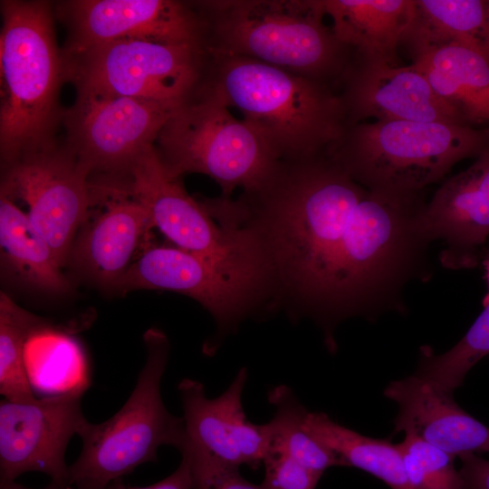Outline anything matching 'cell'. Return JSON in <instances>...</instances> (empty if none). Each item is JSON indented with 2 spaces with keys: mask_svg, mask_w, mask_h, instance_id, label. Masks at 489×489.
<instances>
[{
  "mask_svg": "<svg viewBox=\"0 0 489 489\" xmlns=\"http://www.w3.org/2000/svg\"><path fill=\"white\" fill-rule=\"evenodd\" d=\"M418 195L371 190L326 156L281 161L259 188L223 197L218 216L248 230L271 271L273 308L321 326L397 305L427 244Z\"/></svg>",
  "mask_w": 489,
  "mask_h": 489,
  "instance_id": "6da1fadb",
  "label": "cell"
},
{
  "mask_svg": "<svg viewBox=\"0 0 489 489\" xmlns=\"http://www.w3.org/2000/svg\"><path fill=\"white\" fill-rule=\"evenodd\" d=\"M203 86L267 141L281 161L326 155L345 128L338 91L256 60L209 53Z\"/></svg>",
  "mask_w": 489,
  "mask_h": 489,
  "instance_id": "7a4b0ae2",
  "label": "cell"
},
{
  "mask_svg": "<svg viewBox=\"0 0 489 489\" xmlns=\"http://www.w3.org/2000/svg\"><path fill=\"white\" fill-rule=\"evenodd\" d=\"M0 156L2 168L56 143L64 110L65 60L54 30V5L1 1Z\"/></svg>",
  "mask_w": 489,
  "mask_h": 489,
  "instance_id": "3957f363",
  "label": "cell"
},
{
  "mask_svg": "<svg viewBox=\"0 0 489 489\" xmlns=\"http://www.w3.org/2000/svg\"><path fill=\"white\" fill-rule=\"evenodd\" d=\"M193 2L209 53L251 58L338 91L353 52L325 24L323 0Z\"/></svg>",
  "mask_w": 489,
  "mask_h": 489,
  "instance_id": "277c9868",
  "label": "cell"
},
{
  "mask_svg": "<svg viewBox=\"0 0 489 489\" xmlns=\"http://www.w3.org/2000/svg\"><path fill=\"white\" fill-rule=\"evenodd\" d=\"M489 149V127L408 120L346 125L326 157L371 190L418 195Z\"/></svg>",
  "mask_w": 489,
  "mask_h": 489,
  "instance_id": "5b68a950",
  "label": "cell"
},
{
  "mask_svg": "<svg viewBox=\"0 0 489 489\" xmlns=\"http://www.w3.org/2000/svg\"><path fill=\"white\" fill-rule=\"evenodd\" d=\"M147 359L122 408L100 424L88 422L79 436L82 451L69 466V483L83 489H106L145 463L158 462L160 446L180 453L187 444L183 417L173 416L160 396L169 344L166 335L149 330L143 337Z\"/></svg>",
  "mask_w": 489,
  "mask_h": 489,
  "instance_id": "8992f818",
  "label": "cell"
},
{
  "mask_svg": "<svg viewBox=\"0 0 489 489\" xmlns=\"http://www.w3.org/2000/svg\"><path fill=\"white\" fill-rule=\"evenodd\" d=\"M119 181L148 212L154 228L176 247L195 254L231 281L271 303L273 285L268 264L253 235L243 227L216 222L163 166L155 148Z\"/></svg>",
  "mask_w": 489,
  "mask_h": 489,
  "instance_id": "52a82bcc",
  "label": "cell"
},
{
  "mask_svg": "<svg viewBox=\"0 0 489 489\" xmlns=\"http://www.w3.org/2000/svg\"><path fill=\"white\" fill-rule=\"evenodd\" d=\"M155 149L172 176H208L224 197H231L236 188L242 192L259 188L281 162L254 127L234 117L229 107L203 85L174 110Z\"/></svg>",
  "mask_w": 489,
  "mask_h": 489,
  "instance_id": "ba28073f",
  "label": "cell"
},
{
  "mask_svg": "<svg viewBox=\"0 0 489 489\" xmlns=\"http://www.w3.org/2000/svg\"><path fill=\"white\" fill-rule=\"evenodd\" d=\"M63 56L66 82L76 93L126 96L178 108L202 87L210 54L201 45L120 40Z\"/></svg>",
  "mask_w": 489,
  "mask_h": 489,
  "instance_id": "9c48e42d",
  "label": "cell"
},
{
  "mask_svg": "<svg viewBox=\"0 0 489 489\" xmlns=\"http://www.w3.org/2000/svg\"><path fill=\"white\" fill-rule=\"evenodd\" d=\"M176 109L126 96L76 93L74 103L62 116L63 145L91 176L123 177L155 148Z\"/></svg>",
  "mask_w": 489,
  "mask_h": 489,
  "instance_id": "30bf717a",
  "label": "cell"
},
{
  "mask_svg": "<svg viewBox=\"0 0 489 489\" xmlns=\"http://www.w3.org/2000/svg\"><path fill=\"white\" fill-rule=\"evenodd\" d=\"M0 192L27 206L32 225L65 265L98 199L89 171L64 145L54 143L3 167Z\"/></svg>",
  "mask_w": 489,
  "mask_h": 489,
  "instance_id": "8fae6325",
  "label": "cell"
},
{
  "mask_svg": "<svg viewBox=\"0 0 489 489\" xmlns=\"http://www.w3.org/2000/svg\"><path fill=\"white\" fill-rule=\"evenodd\" d=\"M54 14L67 27L66 54L120 40L206 47L205 22L193 1L70 0L55 4Z\"/></svg>",
  "mask_w": 489,
  "mask_h": 489,
  "instance_id": "7c38bea8",
  "label": "cell"
},
{
  "mask_svg": "<svg viewBox=\"0 0 489 489\" xmlns=\"http://www.w3.org/2000/svg\"><path fill=\"white\" fill-rule=\"evenodd\" d=\"M85 391L49 395L25 403L0 402V483L40 472L69 483L65 451L89 422L82 409Z\"/></svg>",
  "mask_w": 489,
  "mask_h": 489,
  "instance_id": "4fadbf2b",
  "label": "cell"
},
{
  "mask_svg": "<svg viewBox=\"0 0 489 489\" xmlns=\"http://www.w3.org/2000/svg\"><path fill=\"white\" fill-rule=\"evenodd\" d=\"M140 289L177 292L198 302L216 323V341L268 306L260 295L231 281L204 258L174 245H149L116 290Z\"/></svg>",
  "mask_w": 489,
  "mask_h": 489,
  "instance_id": "5bb4252c",
  "label": "cell"
},
{
  "mask_svg": "<svg viewBox=\"0 0 489 489\" xmlns=\"http://www.w3.org/2000/svg\"><path fill=\"white\" fill-rule=\"evenodd\" d=\"M338 93L345 126L368 119L466 125L414 63L390 65L353 54Z\"/></svg>",
  "mask_w": 489,
  "mask_h": 489,
  "instance_id": "9a60e30c",
  "label": "cell"
},
{
  "mask_svg": "<svg viewBox=\"0 0 489 489\" xmlns=\"http://www.w3.org/2000/svg\"><path fill=\"white\" fill-rule=\"evenodd\" d=\"M417 229L427 244L442 240L448 268L475 266L489 239V149L448 178L420 209Z\"/></svg>",
  "mask_w": 489,
  "mask_h": 489,
  "instance_id": "2e32d148",
  "label": "cell"
},
{
  "mask_svg": "<svg viewBox=\"0 0 489 489\" xmlns=\"http://www.w3.org/2000/svg\"><path fill=\"white\" fill-rule=\"evenodd\" d=\"M246 379L247 370L242 368L215 398H208L203 384L195 379H182L177 388L187 444L224 464L256 468L269 452L271 429L268 423L256 425L245 416L241 397Z\"/></svg>",
  "mask_w": 489,
  "mask_h": 489,
  "instance_id": "e0dca14e",
  "label": "cell"
},
{
  "mask_svg": "<svg viewBox=\"0 0 489 489\" xmlns=\"http://www.w3.org/2000/svg\"><path fill=\"white\" fill-rule=\"evenodd\" d=\"M103 209L79 231L70 257L93 280L117 289L140 254L149 246L153 224L146 209L120 186L101 184Z\"/></svg>",
  "mask_w": 489,
  "mask_h": 489,
  "instance_id": "ac0fdd59",
  "label": "cell"
},
{
  "mask_svg": "<svg viewBox=\"0 0 489 489\" xmlns=\"http://www.w3.org/2000/svg\"><path fill=\"white\" fill-rule=\"evenodd\" d=\"M384 395L398 405L394 434L419 437L455 457L489 453V427L461 408L453 393L413 375L390 382Z\"/></svg>",
  "mask_w": 489,
  "mask_h": 489,
  "instance_id": "d6986e66",
  "label": "cell"
},
{
  "mask_svg": "<svg viewBox=\"0 0 489 489\" xmlns=\"http://www.w3.org/2000/svg\"><path fill=\"white\" fill-rule=\"evenodd\" d=\"M414 62L448 46H460L489 62L487 0H414L400 44Z\"/></svg>",
  "mask_w": 489,
  "mask_h": 489,
  "instance_id": "ffe728a7",
  "label": "cell"
},
{
  "mask_svg": "<svg viewBox=\"0 0 489 489\" xmlns=\"http://www.w3.org/2000/svg\"><path fill=\"white\" fill-rule=\"evenodd\" d=\"M338 39L354 55L398 65L414 0H323Z\"/></svg>",
  "mask_w": 489,
  "mask_h": 489,
  "instance_id": "44dd1931",
  "label": "cell"
},
{
  "mask_svg": "<svg viewBox=\"0 0 489 489\" xmlns=\"http://www.w3.org/2000/svg\"><path fill=\"white\" fill-rule=\"evenodd\" d=\"M0 249L5 273L27 287L61 294L71 289L47 241L14 200L0 194Z\"/></svg>",
  "mask_w": 489,
  "mask_h": 489,
  "instance_id": "7402d4cb",
  "label": "cell"
},
{
  "mask_svg": "<svg viewBox=\"0 0 489 489\" xmlns=\"http://www.w3.org/2000/svg\"><path fill=\"white\" fill-rule=\"evenodd\" d=\"M413 63L466 125L489 127V62L483 56L448 46Z\"/></svg>",
  "mask_w": 489,
  "mask_h": 489,
  "instance_id": "603a6c76",
  "label": "cell"
},
{
  "mask_svg": "<svg viewBox=\"0 0 489 489\" xmlns=\"http://www.w3.org/2000/svg\"><path fill=\"white\" fill-rule=\"evenodd\" d=\"M303 427L340 461L365 471L391 489H409L399 444L360 434L322 412L307 411Z\"/></svg>",
  "mask_w": 489,
  "mask_h": 489,
  "instance_id": "cb8c5ba5",
  "label": "cell"
},
{
  "mask_svg": "<svg viewBox=\"0 0 489 489\" xmlns=\"http://www.w3.org/2000/svg\"><path fill=\"white\" fill-rule=\"evenodd\" d=\"M24 360L33 389L56 395L86 391L91 384L82 348L67 331L51 323L29 337Z\"/></svg>",
  "mask_w": 489,
  "mask_h": 489,
  "instance_id": "d4e9b609",
  "label": "cell"
},
{
  "mask_svg": "<svg viewBox=\"0 0 489 489\" xmlns=\"http://www.w3.org/2000/svg\"><path fill=\"white\" fill-rule=\"evenodd\" d=\"M268 399L275 408L268 422L271 429L269 452L285 455L320 475L331 466L341 465L340 459L304 428L307 410L287 386L280 385L271 389Z\"/></svg>",
  "mask_w": 489,
  "mask_h": 489,
  "instance_id": "484cf974",
  "label": "cell"
},
{
  "mask_svg": "<svg viewBox=\"0 0 489 489\" xmlns=\"http://www.w3.org/2000/svg\"><path fill=\"white\" fill-rule=\"evenodd\" d=\"M47 323L1 293L0 393L5 399L25 403L35 398L25 368V346L29 337Z\"/></svg>",
  "mask_w": 489,
  "mask_h": 489,
  "instance_id": "4316f807",
  "label": "cell"
},
{
  "mask_svg": "<svg viewBox=\"0 0 489 489\" xmlns=\"http://www.w3.org/2000/svg\"><path fill=\"white\" fill-rule=\"evenodd\" d=\"M465 335L449 350L436 355L428 348L422 350L417 377L453 393L468 371L489 355V302Z\"/></svg>",
  "mask_w": 489,
  "mask_h": 489,
  "instance_id": "83f0119b",
  "label": "cell"
},
{
  "mask_svg": "<svg viewBox=\"0 0 489 489\" xmlns=\"http://www.w3.org/2000/svg\"><path fill=\"white\" fill-rule=\"evenodd\" d=\"M399 446L409 489H460L455 456L410 435Z\"/></svg>",
  "mask_w": 489,
  "mask_h": 489,
  "instance_id": "f1b7e54d",
  "label": "cell"
},
{
  "mask_svg": "<svg viewBox=\"0 0 489 489\" xmlns=\"http://www.w3.org/2000/svg\"><path fill=\"white\" fill-rule=\"evenodd\" d=\"M180 454L189 460L190 489H264L244 479L239 467L224 464L188 444Z\"/></svg>",
  "mask_w": 489,
  "mask_h": 489,
  "instance_id": "f546056e",
  "label": "cell"
},
{
  "mask_svg": "<svg viewBox=\"0 0 489 489\" xmlns=\"http://www.w3.org/2000/svg\"><path fill=\"white\" fill-rule=\"evenodd\" d=\"M263 464L264 489H316L321 475L312 472L292 458L269 452Z\"/></svg>",
  "mask_w": 489,
  "mask_h": 489,
  "instance_id": "4dcf8cb0",
  "label": "cell"
},
{
  "mask_svg": "<svg viewBox=\"0 0 489 489\" xmlns=\"http://www.w3.org/2000/svg\"><path fill=\"white\" fill-rule=\"evenodd\" d=\"M460 489H489V460L475 454L459 456Z\"/></svg>",
  "mask_w": 489,
  "mask_h": 489,
  "instance_id": "1f68e13d",
  "label": "cell"
},
{
  "mask_svg": "<svg viewBox=\"0 0 489 489\" xmlns=\"http://www.w3.org/2000/svg\"><path fill=\"white\" fill-rule=\"evenodd\" d=\"M178 467L168 476L149 486H131L123 478L112 481L106 489H190L191 472L188 457L182 454Z\"/></svg>",
  "mask_w": 489,
  "mask_h": 489,
  "instance_id": "d6a6232c",
  "label": "cell"
},
{
  "mask_svg": "<svg viewBox=\"0 0 489 489\" xmlns=\"http://www.w3.org/2000/svg\"><path fill=\"white\" fill-rule=\"evenodd\" d=\"M0 489H33L29 487H25L20 484H17L15 481L14 482H8V483H0ZM41 489H83L77 487L70 483L67 484H59L51 481V483Z\"/></svg>",
  "mask_w": 489,
  "mask_h": 489,
  "instance_id": "836d02e7",
  "label": "cell"
},
{
  "mask_svg": "<svg viewBox=\"0 0 489 489\" xmlns=\"http://www.w3.org/2000/svg\"><path fill=\"white\" fill-rule=\"evenodd\" d=\"M484 266L485 270V278L489 286V256L484 261ZM489 302V292L483 300V302Z\"/></svg>",
  "mask_w": 489,
  "mask_h": 489,
  "instance_id": "e575fe53",
  "label": "cell"
},
{
  "mask_svg": "<svg viewBox=\"0 0 489 489\" xmlns=\"http://www.w3.org/2000/svg\"><path fill=\"white\" fill-rule=\"evenodd\" d=\"M488 7H489V0H487Z\"/></svg>",
  "mask_w": 489,
  "mask_h": 489,
  "instance_id": "d590c367",
  "label": "cell"
}]
</instances>
